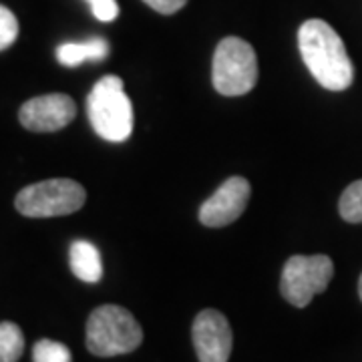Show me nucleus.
Listing matches in <instances>:
<instances>
[{"instance_id":"1","label":"nucleus","mask_w":362,"mask_h":362,"mask_svg":"<svg viewBox=\"0 0 362 362\" xmlns=\"http://www.w3.org/2000/svg\"><path fill=\"white\" fill-rule=\"evenodd\" d=\"M304 65L324 89L344 90L352 85L354 66L338 33L320 18H310L298 30Z\"/></svg>"},{"instance_id":"2","label":"nucleus","mask_w":362,"mask_h":362,"mask_svg":"<svg viewBox=\"0 0 362 362\" xmlns=\"http://www.w3.org/2000/svg\"><path fill=\"white\" fill-rule=\"evenodd\" d=\"M87 113L95 133L107 141H127L133 131V105L123 81L105 75L95 83L87 99Z\"/></svg>"},{"instance_id":"3","label":"nucleus","mask_w":362,"mask_h":362,"mask_svg":"<svg viewBox=\"0 0 362 362\" xmlns=\"http://www.w3.org/2000/svg\"><path fill=\"white\" fill-rule=\"evenodd\" d=\"M85 340L90 354L109 358L139 349L143 330L129 310L105 304L90 312Z\"/></svg>"},{"instance_id":"4","label":"nucleus","mask_w":362,"mask_h":362,"mask_svg":"<svg viewBox=\"0 0 362 362\" xmlns=\"http://www.w3.org/2000/svg\"><path fill=\"white\" fill-rule=\"evenodd\" d=\"M87 202L85 187L75 180H45L26 185L14 197V207L25 218H59L78 211Z\"/></svg>"},{"instance_id":"5","label":"nucleus","mask_w":362,"mask_h":362,"mask_svg":"<svg viewBox=\"0 0 362 362\" xmlns=\"http://www.w3.org/2000/svg\"><path fill=\"white\" fill-rule=\"evenodd\" d=\"M214 87L220 95L240 97L256 87L258 59L252 45L238 37H226L218 45L211 69Z\"/></svg>"},{"instance_id":"6","label":"nucleus","mask_w":362,"mask_h":362,"mask_svg":"<svg viewBox=\"0 0 362 362\" xmlns=\"http://www.w3.org/2000/svg\"><path fill=\"white\" fill-rule=\"evenodd\" d=\"M332 274L334 264L328 256H292L284 264L280 292L292 306L304 308L312 298L328 288Z\"/></svg>"},{"instance_id":"7","label":"nucleus","mask_w":362,"mask_h":362,"mask_svg":"<svg viewBox=\"0 0 362 362\" xmlns=\"http://www.w3.org/2000/svg\"><path fill=\"white\" fill-rule=\"evenodd\" d=\"M75 115H77V105L69 95L51 93V95L28 99L18 111V121L28 131L54 133L66 127L75 119Z\"/></svg>"},{"instance_id":"8","label":"nucleus","mask_w":362,"mask_h":362,"mask_svg":"<svg viewBox=\"0 0 362 362\" xmlns=\"http://www.w3.org/2000/svg\"><path fill=\"white\" fill-rule=\"evenodd\" d=\"M252 187L246 177H230L199 207V221L207 228H223L238 220L247 207Z\"/></svg>"},{"instance_id":"9","label":"nucleus","mask_w":362,"mask_h":362,"mask_svg":"<svg viewBox=\"0 0 362 362\" xmlns=\"http://www.w3.org/2000/svg\"><path fill=\"white\" fill-rule=\"evenodd\" d=\"M194 346L199 362H228L232 354V328L218 310H202L192 328Z\"/></svg>"},{"instance_id":"10","label":"nucleus","mask_w":362,"mask_h":362,"mask_svg":"<svg viewBox=\"0 0 362 362\" xmlns=\"http://www.w3.org/2000/svg\"><path fill=\"white\" fill-rule=\"evenodd\" d=\"M69 264L71 272L77 276L81 282L97 284L103 278V262L101 252L87 240H75L69 250Z\"/></svg>"},{"instance_id":"11","label":"nucleus","mask_w":362,"mask_h":362,"mask_svg":"<svg viewBox=\"0 0 362 362\" xmlns=\"http://www.w3.org/2000/svg\"><path fill=\"white\" fill-rule=\"evenodd\" d=\"M109 54V42L101 37L85 42H65L57 49V61L63 66H77L85 61H103Z\"/></svg>"},{"instance_id":"12","label":"nucleus","mask_w":362,"mask_h":362,"mask_svg":"<svg viewBox=\"0 0 362 362\" xmlns=\"http://www.w3.org/2000/svg\"><path fill=\"white\" fill-rule=\"evenodd\" d=\"M25 352L23 330L14 322H0V362H18Z\"/></svg>"},{"instance_id":"13","label":"nucleus","mask_w":362,"mask_h":362,"mask_svg":"<svg viewBox=\"0 0 362 362\" xmlns=\"http://www.w3.org/2000/svg\"><path fill=\"white\" fill-rule=\"evenodd\" d=\"M338 211L349 223H362V180L352 181L340 195Z\"/></svg>"},{"instance_id":"14","label":"nucleus","mask_w":362,"mask_h":362,"mask_svg":"<svg viewBox=\"0 0 362 362\" xmlns=\"http://www.w3.org/2000/svg\"><path fill=\"white\" fill-rule=\"evenodd\" d=\"M33 362H73V356L65 344L42 338L33 349Z\"/></svg>"},{"instance_id":"15","label":"nucleus","mask_w":362,"mask_h":362,"mask_svg":"<svg viewBox=\"0 0 362 362\" xmlns=\"http://www.w3.org/2000/svg\"><path fill=\"white\" fill-rule=\"evenodd\" d=\"M18 39V21L6 6L0 4V51L8 49Z\"/></svg>"},{"instance_id":"16","label":"nucleus","mask_w":362,"mask_h":362,"mask_svg":"<svg viewBox=\"0 0 362 362\" xmlns=\"http://www.w3.org/2000/svg\"><path fill=\"white\" fill-rule=\"evenodd\" d=\"M89 4L95 18H99L101 23H111L119 16L117 0H89Z\"/></svg>"},{"instance_id":"17","label":"nucleus","mask_w":362,"mask_h":362,"mask_svg":"<svg viewBox=\"0 0 362 362\" xmlns=\"http://www.w3.org/2000/svg\"><path fill=\"white\" fill-rule=\"evenodd\" d=\"M143 2L161 14H175L187 4V0H143Z\"/></svg>"},{"instance_id":"18","label":"nucleus","mask_w":362,"mask_h":362,"mask_svg":"<svg viewBox=\"0 0 362 362\" xmlns=\"http://www.w3.org/2000/svg\"><path fill=\"white\" fill-rule=\"evenodd\" d=\"M358 294H361V300H362V276H361V280H358Z\"/></svg>"},{"instance_id":"19","label":"nucleus","mask_w":362,"mask_h":362,"mask_svg":"<svg viewBox=\"0 0 362 362\" xmlns=\"http://www.w3.org/2000/svg\"><path fill=\"white\" fill-rule=\"evenodd\" d=\"M87 2H89V0H87Z\"/></svg>"}]
</instances>
